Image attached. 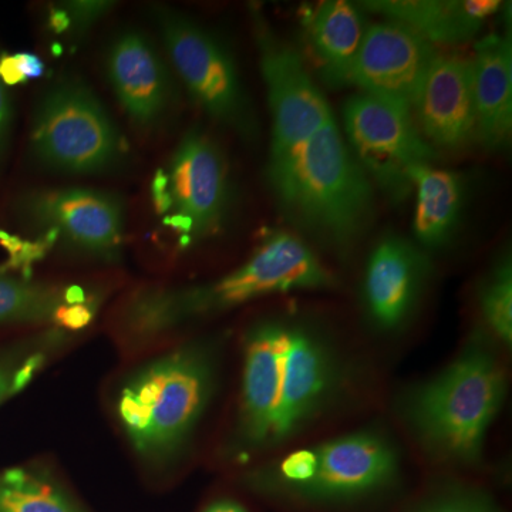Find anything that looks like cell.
I'll return each mask as SVG.
<instances>
[{"instance_id":"11","label":"cell","mask_w":512,"mask_h":512,"mask_svg":"<svg viewBox=\"0 0 512 512\" xmlns=\"http://www.w3.org/2000/svg\"><path fill=\"white\" fill-rule=\"evenodd\" d=\"M346 136L370 181L393 201L413 190L412 171L430 164L436 148L421 136L412 110L369 94L350 97L343 107Z\"/></svg>"},{"instance_id":"21","label":"cell","mask_w":512,"mask_h":512,"mask_svg":"<svg viewBox=\"0 0 512 512\" xmlns=\"http://www.w3.org/2000/svg\"><path fill=\"white\" fill-rule=\"evenodd\" d=\"M417 192L413 231L417 245L427 254L448 247L453 241L463 204L460 177L451 171L419 165L412 171Z\"/></svg>"},{"instance_id":"29","label":"cell","mask_w":512,"mask_h":512,"mask_svg":"<svg viewBox=\"0 0 512 512\" xmlns=\"http://www.w3.org/2000/svg\"><path fill=\"white\" fill-rule=\"evenodd\" d=\"M202 512H248L247 507L234 498H218Z\"/></svg>"},{"instance_id":"12","label":"cell","mask_w":512,"mask_h":512,"mask_svg":"<svg viewBox=\"0 0 512 512\" xmlns=\"http://www.w3.org/2000/svg\"><path fill=\"white\" fill-rule=\"evenodd\" d=\"M433 275L430 255L399 235H386L367 256L360 282L363 328L372 342L390 346L409 336Z\"/></svg>"},{"instance_id":"17","label":"cell","mask_w":512,"mask_h":512,"mask_svg":"<svg viewBox=\"0 0 512 512\" xmlns=\"http://www.w3.org/2000/svg\"><path fill=\"white\" fill-rule=\"evenodd\" d=\"M101 301L99 292L83 286L0 272V329L33 326L76 332L92 323Z\"/></svg>"},{"instance_id":"2","label":"cell","mask_w":512,"mask_h":512,"mask_svg":"<svg viewBox=\"0 0 512 512\" xmlns=\"http://www.w3.org/2000/svg\"><path fill=\"white\" fill-rule=\"evenodd\" d=\"M510 355L473 326L436 372L387 392L383 414L430 474L478 477L510 390Z\"/></svg>"},{"instance_id":"6","label":"cell","mask_w":512,"mask_h":512,"mask_svg":"<svg viewBox=\"0 0 512 512\" xmlns=\"http://www.w3.org/2000/svg\"><path fill=\"white\" fill-rule=\"evenodd\" d=\"M268 181L286 220L333 254L349 255L372 225V181L335 120L269 158Z\"/></svg>"},{"instance_id":"16","label":"cell","mask_w":512,"mask_h":512,"mask_svg":"<svg viewBox=\"0 0 512 512\" xmlns=\"http://www.w3.org/2000/svg\"><path fill=\"white\" fill-rule=\"evenodd\" d=\"M413 111L421 136L431 147L458 150L476 140L471 59L437 55Z\"/></svg>"},{"instance_id":"3","label":"cell","mask_w":512,"mask_h":512,"mask_svg":"<svg viewBox=\"0 0 512 512\" xmlns=\"http://www.w3.org/2000/svg\"><path fill=\"white\" fill-rule=\"evenodd\" d=\"M336 286L338 279L306 242L288 232H275L244 264L214 281L138 286L117 306L113 329L127 350L147 348L194 323L258 299L332 291Z\"/></svg>"},{"instance_id":"14","label":"cell","mask_w":512,"mask_h":512,"mask_svg":"<svg viewBox=\"0 0 512 512\" xmlns=\"http://www.w3.org/2000/svg\"><path fill=\"white\" fill-rule=\"evenodd\" d=\"M104 72L121 110L137 131L157 133L168 123L177 106L173 69L143 30L121 29L111 37Z\"/></svg>"},{"instance_id":"24","label":"cell","mask_w":512,"mask_h":512,"mask_svg":"<svg viewBox=\"0 0 512 512\" xmlns=\"http://www.w3.org/2000/svg\"><path fill=\"white\" fill-rule=\"evenodd\" d=\"M477 320L483 330L505 353L512 352V265L504 254L491 265L477 288Z\"/></svg>"},{"instance_id":"4","label":"cell","mask_w":512,"mask_h":512,"mask_svg":"<svg viewBox=\"0 0 512 512\" xmlns=\"http://www.w3.org/2000/svg\"><path fill=\"white\" fill-rule=\"evenodd\" d=\"M410 460L382 412L245 468L239 483L276 503L342 510L399 493Z\"/></svg>"},{"instance_id":"25","label":"cell","mask_w":512,"mask_h":512,"mask_svg":"<svg viewBox=\"0 0 512 512\" xmlns=\"http://www.w3.org/2000/svg\"><path fill=\"white\" fill-rule=\"evenodd\" d=\"M476 478L433 474L423 493L404 512H503Z\"/></svg>"},{"instance_id":"19","label":"cell","mask_w":512,"mask_h":512,"mask_svg":"<svg viewBox=\"0 0 512 512\" xmlns=\"http://www.w3.org/2000/svg\"><path fill=\"white\" fill-rule=\"evenodd\" d=\"M476 140L490 150L510 143L512 130V49L507 37L478 42L473 59Z\"/></svg>"},{"instance_id":"20","label":"cell","mask_w":512,"mask_h":512,"mask_svg":"<svg viewBox=\"0 0 512 512\" xmlns=\"http://www.w3.org/2000/svg\"><path fill=\"white\" fill-rule=\"evenodd\" d=\"M366 23L359 6L346 0L320 3L308 22L309 43L320 72L333 86L350 84Z\"/></svg>"},{"instance_id":"15","label":"cell","mask_w":512,"mask_h":512,"mask_svg":"<svg viewBox=\"0 0 512 512\" xmlns=\"http://www.w3.org/2000/svg\"><path fill=\"white\" fill-rule=\"evenodd\" d=\"M436 56L429 40L402 23L387 19L373 23L366 28L350 84L412 110Z\"/></svg>"},{"instance_id":"10","label":"cell","mask_w":512,"mask_h":512,"mask_svg":"<svg viewBox=\"0 0 512 512\" xmlns=\"http://www.w3.org/2000/svg\"><path fill=\"white\" fill-rule=\"evenodd\" d=\"M15 214L50 244H62L94 261H120L126 205L113 192L84 187L39 188L20 195Z\"/></svg>"},{"instance_id":"9","label":"cell","mask_w":512,"mask_h":512,"mask_svg":"<svg viewBox=\"0 0 512 512\" xmlns=\"http://www.w3.org/2000/svg\"><path fill=\"white\" fill-rule=\"evenodd\" d=\"M151 198L183 245L221 227L231 207L232 185L224 153L210 134L194 127L181 137L167 167L154 175Z\"/></svg>"},{"instance_id":"13","label":"cell","mask_w":512,"mask_h":512,"mask_svg":"<svg viewBox=\"0 0 512 512\" xmlns=\"http://www.w3.org/2000/svg\"><path fill=\"white\" fill-rule=\"evenodd\" d=\"M255 18L256 46L272 120L271 154L282 156L335 120L302 56Z\"/></svg>"},{"instance_id":"5","label":"cell","mask_w":512,"mask_h":512,"mask_svg":"<svg viewBox=\"0 0 512 512\" xmlns=\"http://www.w3.org/2000/svg\"><path fill=\"white\" fill-rule=\"evenodd\" d=\"M222 335L184 340L121 382L114 413L143 466L170 470L190 453L220 389Z\"/></svg>"},{"instance_id":"18","label":"cell","mask_w":512,"mask_h":512,"mask_svg":"<svg viewBox=\"0 0 512 512\" xmlns=\"http://www.w3.org/2000/svg\"><path fill=\"white\" fill-rule=\"evenodd\" d=\"M387 20L413 29L431 45H461L477 36L500 9L498 0H370L359 3Z\"/></svg>"},{"instance_id":"28","label":"cell","mask_w":512,"mask_h":512,"mask_svg":"<svg viewBox=\"0 0 512 512\" xmlns=\"http://www.w3.org/2000/svg\"><path fill=\"white\" fill-rule=\"evenodd\" d=\"M12 120L13 110L8 87L3 86L0 82V167H2L3 158H5L6 150H8Z\"/></svg>"},{"instance_id":"26","label":"cell","mask_w":512,"mask_h":512,"mask_svg":"<svg viewBox=\"0 0 512 512\" xmlns=\"http://www.w3.org/2000/svg\"><path fill=\"white\" fill-rule=\"evenodd\" d=\"M116 3L107 0H72L60 3L59 9L64 19V33L73 37L86 35L99 23Z\"/></svg>"},{"instance_id":"22","label":"cell","mask_w":512,"mask_h":512,"mask_svg":"<svg viewBox=\"0 0 512 512\" xmlns=\"http://www.w3.org/2000/svg\"><path fill=\"white\" fill-rule=\"evenodd\" d=\"M72 330L39 329L33 335L0 345V406L22 392L74 338Z\"/></svg>"},{"instance_id":"1","label":"cell","mask_w":512,"mask_h":512,"mask_svg":"<svg viewBox=\"0 0 512 512\" xmlns=\"http://www.w3.org/2000/svg\"><path fill=\"white\" fill-rule=\"evenodd\" d=\"M382 357L335 323L302 309L258 316L239 339L234 409L218 466L245 470L382 413Z\"/></svg>"},{"instance_id":"23","label":"cell","mask_w":512,"mask_h":512,"mask_svg":"<svg viewBox=\"0 0 512 512\" xmlns=\"http://www.w3.org/2000/svg\"><path fill=\"white\" fill-rule=\"evenodd\" d=\"M0 512H86L47 474L32 468L0 471Z\"/></svg>"},{"instance_id":"8","label":"cell","mask_w":512,"mask_h":512,"mask_svg":"<svg viewBox=\"0 0 512 512\" xmlns=\"http://www.w3.org/2000/svg\"><path fill=\"white\" fill-rule=\"evenodd\" d=\"M171 69L212 120L241 136L254 133V116L237 64L214 33L165 5L151 6Z\"/></svg>"},{"instance_id":"27","label":"cell","mask_w":512,"mask_h":512,"mask_svg":"<svg viewBox=\"0 0 512 512\" xmlns=\"http://www.w3.org/2000/svg\"><path fill=\"white\" fill-rule=\"evenodd\" d=\"M46 66L35 53H0V82L5 87L20 86L40 79Z\"/></svg>"},{"instance_id":"7","label":"cell","mask_w":512,"mask_h":512,"mask_svg":"<svg viewBox=\"0 0 512 512\" xmlns=\"http://www.w3.org/2000/svg\"><path fill=\"white\" fill-rule=\"evenodd\" d=\"M29 151L52 173L100 175L127 163L128 144L92 87L80 77L63 74L37 100Z\"/></svg>"}]
</instances>
